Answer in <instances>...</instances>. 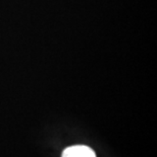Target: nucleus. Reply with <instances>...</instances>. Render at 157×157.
Instances as JSON below:
<instances>
[{
  "label": "nucleus",
  "instance_id": "nucleus-1",
  "mask_svg": "<svg viewBox=\"0 0 157 157\" xmlns=\"http://www.w3.org/2000/svg\"><path fill=\"white\" fill-rule=\"evenodd\" d=\"M61 157H96L94 150L85 145L69 146L63 150Z\"/></svg>",
  "mask_w": 157,
  "mask_h": 157
}]
</instances>
